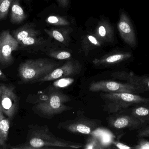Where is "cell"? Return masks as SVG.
<instances>
[{
	"label": "cell",
	"instance_id": "cell-18",
	"mask_svg": "<svg viewBox=\"0 0 149 149\" xmlns=\"http://www.w3.org/2000/svg\"><path fill=\"white\" fill-rule=\"evenodd\" d=\"M131 114L139 120L143 127L149 125V103L136 106L132 109Z\"/></svg>",
	"mask_w": 149,
	"mask_h": 149
},
{
	"label": "cell",
	"instance_id": "cell-17",
	"mask_svg": "<svg viewBox=\"0 0 149 149\" xmlns=\"http://www.w3.org/2000/svg\"><path fill=\"white\" fill-rule=\"evenodd\" d=\"M45 32L51 38L58 41L66 46H68L70 42V34L72 29L70 27H63L61 28H52L45 29Z\"/></svg>",
	"mask_w": 149,
	"mask_h": 149
},
{
	"label": "cell",
	"instance_id": "cell-29",
	"mask_svg": "<svg viewBox=\"0 0 149 149\" xmlns=\"http://www.w3.org/2000/svg\"><path fill=\"white\" fill-rule=\"evenodd\" d=\"M113 145L114 147L118 149H130L132 148L129 147V146L126 145V144L122 143H120V142L116 141L113 142Z\"/></svg>",
	"mask_w": 149,
	"mask_h": 149
},
{
	"label": "cell",
	"instance_id": "cell-15",
	"mask_svg": "<svg viewBox=\"0 0 149 149\" xmlns=\"http://www.w3.org/2000/svg\"><path fill=\"white\" fill-rule=\"evenodd\" d=\"M93 34L103 43L115 42L114 29L110 22L106 19H102L98 23Z\"/></svg>",
	"mask_w": 149,
	"mask_h": 149
},
{
	"label": "cell",
	"instance_id": "cell-7",
	"mask_svg": "<svg viewBox=\"0 0 149 149\" xmlns=\"http://www.w3.org/2000/svg\"><path fill=\"white\" fill-rule=\"evenodd\" d=\"M92 92L107 93H130L137 94L144 92L140 87L130 83H122L112 80L93 82L88 88Z\"/></svg>",
	"mask_w": 149,
	"mask_h": 149
},
{
	"label": "cell",
	"instance_id": "cell-27",
	"mask_svg": "<svg viewBox=\"0 0 149 149\" xmlns=\"http://www.w3.org/2000/svg\"><path fill=\"white\" fill-rule=\"evenodd\" d=\"M133 148L137 149H149V141L145 139L139 140L137 144Z\"/></svg>",
	"mask_w": 149,
	"mask_h": 149
},
{
	"label": "cell",
	"instance_id": "cell-11",
	"mask_svg": "<svg viewBox=\"0 0 149 149\" xmlns=\"http://www.w3.org/2000/svg\"><path fill=\"white\" fill-rule=\"evenodd\" d=\"M19 43L18 49L30 53L48 52L52 50L51 42L42 37H30Z\"/></svg>",
	"mask_w": 149,
	"mask_h": 149
},
{
	"label": "cell",
	"instance_id": "cell-31",
	"mask_svg": "<svg viewBox=\"0 0 149 149\" xmlns=\"http://www.w3.org/2000/svg\"><path fill=\"white\" fill-rule=\"evenodd\" d=\"M0 80H3V81H7L8 80L7 76L1 69H0Z\"/></svg>",
	"mask_w": 149,
	"mask_h": 149
},
{
	"label": "cell",
	"instance_id": "cell-5",
	"mask_svg": "<svg viewBox=\"0 0 149 149\" xmlns=\"http://www.w3.org/2000/svg\"><path fill=\"white\" fill-rule=\"evenodd\" d=\"M101 126L100 120L79 116L73 120L60 122L58 127L73 134L91 135Z\"/></svg>",
	"mask_w": 149,
	"mask_h": 149
},
{
	"label": "cell",
	"instance_id": "cell-32",
	"mask_svg": "<svg viewBox=\"0 0 149 149\" xmlns=\"http://www.w3.org/2000/svg\"><path fill=\"white\" fill-rule=\"evenodd\" d=\"M0 146H1L3 148H6V145L5 142L3 141V140L1 138L0 136Z\"/></svg>",
	"mask_w": 149,
	"mask_h": 149
},
{
	"label": "cell",
	"instance_id": "cell-1",
	"mask_svg": "<svg viewBox=\"0 0 149 149\" xmlns=\"http://www.w3.org/2000/svg\"><path fill=\"white\" fill-rule=\"evenodd\" d=\"M83 145L70 141L54 135L47 125L29 126L26 141L23 143L13 146L12 149H79Z\"/></svg>",
	"mask_w": 149,
	"mask_h": 149
},
{
	"label": "cell",
	"instance_id": "cell-13",
	"mask_svg": "<svg viewBox=\"0 0 149 149\" xmlns=\"http://www.w3.org/2000/svg\"><path fill=\"white\" fill-rule=\"evenodd\" d=\"M107 122L110 127L117 129L135 130L143 127L139 120L131 114L112 116L109 118Z\"/></svg>",
	"mask_w": 149,
	"mask_h": 149
},
{
	"label": "cell",
	"instance_id": "cell-26",
	"mask_svg": "<svg viewBox=\"0 0 149 149\" xmlns=\"http://www.w3.org/2000/svg\"><path fill=\"white\" fill-rule=\"evenodd\" d=\"M13 0H0V20L6 17Z\"/></svg>",
	"mask_w": 149,
	"mask_h": 149
},
{
	"label": "cell",
	"instance_id": "cell-20",
	"mask_svg": "<svg viewBox=\"0 0 149 149\" xmlns=\"http://www.w3.org/2000/svg\"><path fill=\"white\" fill-rule=\"evenodd\" d=\"M11 4L10 22L13 24L22 22L27 18V15L20 5L18 0H15Z\"/></svg>",
	"mask_w": 149,
	"mask_h": 149
},
{
	"label": "cell",
	"instance_id": "cell-6",
	"mask_svg": "<svg viewBox=\"0 0 149 149\" xmlns=\"http://www.w3.org/2000/svg\"><path fill=\"white\" fill-rule=\"evenodd\" d=\"M19 99L15 87L12 84H0V107L9 120L15 117L18 110Z\"/></svg>",
	"mask_w": 149,
	"mask_h": 149
},
{
	"label": "cell",
	"instance_id": "cell-24",
	"mask_svg": "<svg viewBox=\"0 0 149 149\" xmlns=\"http://www.w3.org/2000/svg\"><path fill=\"white\" fill-rule=\"evenodd\" d=\"M74 81V80L73 78L65 77L54 80L51 86L56 89H62L70 86L73 84Z\"/></svg>",
	"mask_w": 149,
	"mask_h": 149
},
{
	"label": "cell",
	"instance_id": "cell-8",
	"mask_svg": "<svg viewBox=\"0 0 149 149\" xmlns=\"http://www.w3.org/2000/svg\"><path fill=\"white\" fill-rule=\"evenodd\" d=\"M117 28L123 42L131 49H136L138 45L136 30L131 18L124 10L120 11Z\"/></svg>",
	"mask_w": 149,
	"mask_h": 149
},
{
	"label": "cell",
	"instance_id": "cell-12",
	"mask_svg": "<svg viewBox=\"0 0 149 149\" xmlns=\"http://www.w3.org/2000/svg\"><path fill=\"white\" fill-rule=\"evenodd\" d=\"M134 57L131 51L122 50L115 52L99 58L93 59V63L96 66H109L131 60Z\"/></svg>",
	"mask_w": 149,
	"mask_h": 149
},
{
	"label": "cell",
	"instance_id": "cell-28",
	"mask_svg": "<svg viewBox=\"0 0 149 149\" xmlns=\"http://www.w3.org/2000/svg\"><path fill=\"white\" fill-rule=\"evenodd\" d=\"M137 133V136L140 138L149 137V125L139 129Z\"/></svg>",
	"mask_w": 149,
	"mask_h": 149
},
{
	"label": "cell",
	"instance_id": "cell-25",
	"mask_svg": "<svg viewBox=\"0 0 149 149\" xmlns=\"http://www.w3.org/2000/svg\"><path fill=\"white\" fill-rule=\"evenodd\" d=\"M47 54L51 57L58 60L70 59L72 57L71 53L66 51L54 50H52L47 52Z\"/></svg>",
	"mask_w": 149,
	"mask_h": 149
},
{
	"label": "cell",
	"instance_id": "cell-16",
	"mask_svg": "<svg viewBox=\"0 0 149 149\" xmlns=\"http://www.w3.org/2000/svg\"><path fill=\"white\" fill-rule=\"evenodd\" d=\"M41 31L36 29V25L33 23H28L12 31V36L19 43L24 39L30 37L38 36Z\"/></svg>",
	"mask_w": 149,
	"mask_h": 149
},
{
	"label": "cell",
	"instance_id": "cell-14",
	"mask_svg": "<svg viewBox=\"0 0 149 149\" xmlns=\"http://www.w3.org/2000/svg\"><path fill=\"white\" fill-rule=\"evenodd\" d=\"M111 76L116 79L124 80L127 83L136 86L142 89L144 92H149V77L137 76L133 72L123 71L112 73Z\"/></svg>",
	"mask_w": 149,
	"mask_h": 149
},
{
	"label": "cell",
	"instance_id": "cell-4",
	"mask_svg": "<svg viewBox=\"0 0 149 149\" xmlns=\"http://www.w3.org/2000/svg\"><path fill=\"white\" fill-rule=\"evenodd\" d=\"M71 100L70 96L53 87L49 99L36 104L32 109L41 117L51 119L55 115L72 109V108L65 105Z\"/></svg>",
	"mask_w": 149,
	"mask_h": 149
},
{
	"label": "cell",
	"instance_id": "cell-9",
	"mask_svg": "<svg viewBox=\"0 0 149 149\" xmlns=\"http://www.w3.org/2000/svg\"><path fill=\"white\" fill-rule=\"evenodd\" d=\"M19 43L8 30L0 33V66H7L14 61L12 52L17 50Z\"/></svg>",
	"mask_w": 149,
	"mask_h": 149
},
{
	"label": "cell",
	"instance_id": "cell-3",
	"mask_svg": "<svg viewBox=\"0 0 149 149\" xmlns=\"http://www.w3.org/2000/svg\"><path fill=\"white\" fill-rule=\"evenodd\" d=\"M100 97L104 102L103 110L109 114H114L134 105L148 104L149 99L130 93L101 92Z\"/></svg>",
	"mask_w": 149,
	"mask_h": 149
},
{
	"label": "cell",
	"instance_id": "cell-22",
	"mask_svg": "<svg viewBox=\"0 0 149 149\" xmlns=\"http://www.w3.org/2000/svg\"><path fill=\"white\" fill-rule=\"evenodd\" d=\"M83 147L85 149H104L107 147L102 142L100 139L95 136L88 137Z\"/></svg>",
	"mask_w": 149,
	"mask_h": 149
},
{
	"label": "cell",
	"instance_id": "cell-10",
	"mask_svg": "<svg viewBox=\"0 0 149 149\" xmlns=\"http://www.w3.org/2000/svg\"><path fill=\"white\" fill-rule=\"evenodd\" d=\"M81 68L82 66L79 61L70 59L46 76L37 80L36 83L52 81L65 77L76 76L79 74Z\"/></svg>",
	"mask_w": 149,
	"mask_h": 149
},
{
	"label": "cell",
	"instance_id": "cell-21",
	"mask_svg": "<svg viewBox=\"0 0 149 149\" xmlns=\"http://www.w3.org/2000/svg\"><path fill=\"white\" fill-rule=\"evenodd\" d=\"M0 107V136L3 141L6 142L8 140L10 122L9 119L5 117Z\"/></svg>",
	"mask_w": 149,
	"mask_h": 149
},
{
	"label": "cell",
	"instance_id": "cell-19",
	"mask_svg": "<svg viewBox=\"0 0 149 149\" xmlns=\"http://www.w3.org/2000/svg\"><path fill=\"white\" fill-rule=\"evenodd\" d=\"M103 43L94 34H89L84 36L81 41V47L85 55L87 56L90 51L95 48L100 47Z\"/></svg>",
	"mask_w": 149,
	"mask_h": 149
},
{
	"label": "cell",
	"instance_id": "cell-2",
	"mask_svg": "<svg viewBox=\"0 0 149 149\" xmlns=\"http://www.w3.org/2000/svg\"><path fill=\"white\" fill-rule=\"evenodd\" d=\"M61 65L60 63L46 58L28 59L18 68L20 84H34Z\"/></svg>",
	"mask_w": 149,
	"mask_h": 149
},
{
	"label": "cell",
	"instance_id": "cell-30",
	"mask_svg": "<svg viewBox=\"0 0 149 149\" xmlns=\"http://www.w3.org/2000/svg\"><path fill=\"white\" fill-rule=\"evenodd\" d=\"M60 6L63 8H66L69 4V0H56Z\"/></svg>",
	"mask_w": 149,
	"mask_h": 149
},
{
	"label": "cell",
	"instance_id": "cell-23",
	"mask_svg": "<svg viewBox=\"0 0 149 149\" xmlns=\"http://www.w3.org/2000/svg\"><path fill=\"white\" fill-rule=\"evenodd\" d=\"M47 23L51 25L58 26H69L70 23L66 18L57 15H51L45 20Z\"/></svg>",
	"mask_w": 149,
	"mask_h": 149
}]
</instances>
